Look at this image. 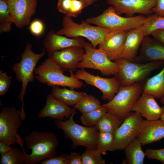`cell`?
<instances>
[{"instance_id":"cell-15","label":"cell","mask_w":164,"mask_h":164,"mask_svg":"<svg viewBox=\"0 0 164 164\" xmlns=\"http://www.w3.org/2000/svg\"><path fill=\"white\" fill-rule=\"evenodd\" d=\"M85 54L83 48L73 46L48 53V56L60 65L65 71H73L83 60Z\"/></svg>"},{"instance_id":"cell-31","label":"cell","mask_w":164,"mask_h":164,"mask_svg":"<svg viewBox=\"0 0 164 164\" xmlns=\"http://www.w3.org/2000/svg\"><path fill=\"white\" fill-rule=\"evenodd\" d=\"M143 26L145 36L151 35L155 30L164 29V16L155 14L149 15Z\"/></svg>"},{"instance_id":"cell-1","label":"cell","mask_w":164,"mask_h":164,"mask_svg":"<svg viewBox=\"0 0 164 164\" xmlns=\"http://www.w3.org/2000/svg\"><path fill=\"white\" fill-rule=\"evenodd\" d=\"M24 140L28 149L32 151L30 154H28L24 149L22 141L19 143L24 152L26 164H36L56 155L58 141L52 132L33 131L25 136Z\"/></svg>"},{"instance_id":"cell-19","label":"cell","mask_w":164,"mask_h":164,"mask_svg":"<svg viewBox=\"0 0 164 164\" xmlns=\"http://www.w3.org/2000/svg\"><path fill=\"white\" fill-rule=\"evenodd\" d=\"M127 32L112 31L104 41L98 46V48L102 50L112 61H114L122 58Z\"/></svg>"},{"instance_id":"cell-11","label":"cell","mask_w":164,"mask_h":164,"mask_svg":"<svg viewBox=\"0 0 164 164\" xmlns=\"http://www.w3.org/2000/svg\"><path fill=\"white\" fill-rule=\"evenodd\" d=\"M143 120L138 113L131 111L129 113L114 134L113 151L124 150L136 137Z\"/></svg>"},{"instance_id":"cell-36","label":"cell","mask_w":164,"mask_h":164,"mask_svg":"<svg viewBox=\"0 0 164 164\" xmlns=\"http://www.w3.org/2000/svg\"><path fill=\"white\" fill-rule=\"evenodd\" d=\"M44 29L43 22L38 19H35L31 22L29 27L31 33L37 37H39L42 35Z\"/></svg>"},{"instance_id":"cell-35","label":"cell","mask_w":164,"mask_h":164,"mask_svg":"<svg viewBox=\"0 0 164 164\" xmlns=\"http://www.w3.org/2000/svg\"><path fill=\"white\" fill-rule=\"evenodd\" d=\"M12 77L8 76L6 72L0 70V95H5L9 91Z\"/></svg>"},{"instance_id":"cell-5","label":"cell","mask_w":164,"mask_h":164,"mask_svg":"<svg viewBox=\"0 0 164 164\" xmlns=\"http://www.w3.org/2000/svg\"><path fill=\"white\" fill-rule=\"evenodd\" d=\"M147 17L139 15L123 17L117 14L114 8L110 6L101 15L87 19V22L113 31L127 32L141 26L146 22Z\"/></svg>"},{"instance_id":"cell-25","label":"cell","mask_w":164,"mask_h":164,"mask_svg":"<svg viewBox=\"0 0 164 164\" xmlns=\"http://www.w3.org/2000/svg\"><path fill=\"white\" fill-rule=\"evenodd\" d=\"M123 121L124 120L116 114L107 112L95 126L100 132L111 133L114 135Z\"/></svg>"},{"instance_id":"cell-16","label":"cell","mask_w":164,"mask_h":164,"mask_svg":"<svg viewBox=\"0 0 164 164\" xmlns=\"http://www.w3.org/2000/svg\"><path fill=\"white\" fill-rule=\"evenodd\" d=\"M142 146L159 141L164 138V121L143 120L136 137Z\"/></svg>"},{"instance_id":"cell-29","label":"cell","mask_w":164,"mask_h":164,"mask_svg":"<svg viewBox=\"0 0 164 164\" xmlns=\"http://www.w3.org/2000/svg\"><path fill=\"white\" fill-rule=\"evenodd\" d=\"M13 23L6 0H0V33L10 32Z\"/></svg>"},{"instance_id":"cell-20","label":"cell","mask_w":164,"mask_h":164,"mask_svg":"<svg viewBox=\"0 0 164 164\" xmlns=\"http://www.w3.org/2000/svg\"><path fill=\"white\" fill-rule=\"evenodd\" d=\"M85 41L81 37L70 38L57 34L51 29L44 39V46L48 53L73 46L83 48Z\"/></svg>"},{"instance_id":"cell-3","label":"cell","mask_w":164,"mask_h":164,"mask_svg":"<svg viewBox=\"0 0 164 164\" xmlns=\"http://www.w3.org/2000/svg\"><path fill=\"white\" fill-rule=\"evenodd\" d=\"M63 28L56 32L70 38L78 37L87 39L92 46H97L103 43L113 31L98 26H93L82 20L80 23L74 22L72 17L65 15L62 20Z\"/></svg>"},{"instance_id":"cell-8","label":"cell","mask_w":164,"mask_h":164,"mask_svg":"<svg viewBox=\"0 0 164 164\" xmlns=\"http://www.w3.org/2000/svg\"><path fill=\"white\" fill-rule=\"evenodd\" d=\"M142 88L139 82L126 86H121L113 99L103 105L108 112L118 115L124 120L142 93Z\"/></svg>"},{"instance_id":"cell-26","label":"cell","mask_w":164,"mask_h":164,"mask_svg":"<svg viewBox=\"0 0 164 164\" xmlns=\"http://www.w3.org/2000/svg\"><path fill=\"white\" fill-rule=\"evenodd\" d=\"M142 146L139 140L135 138L126 147L124 150L127 164H143L145 154Z\"/></svg>"},{"instance_id":"cell-17","label":"cell","mask_w":164,"mask_h":164,"mask_svg":"<svg viewBox=\"0 0 164 164\" xmlns=\"http://www.w3.org/2000/svg\"><path fill=\"white\" fill-rule=\"evenodd\" d=\"M152 95L142 93L132 107L131 111L140 114L148 120L160 119L162 113L160 107Z\"/></svg>"},{"instance_id":"cell-12","label":"cell","mask_w":164,"mask_h":164,"mask_svg":"<svg viewBox=\"0 0 164 164\" xmlns=\"http://www.w3.org/2000/svg\"><path fill=\"white\" fill-rule=\"evenodd\" d=\"M74 74L78 79L99 89L102 94L101 99L108 102L113 99L121 87L115 76L111 78L102 77L91 74L84 69L77 70Z\"/></svg>"},{"instance_id":"cell-39","label":"cell","mask_w":164,"mask_h":164,"mask_svg":"<svg viewBox=\"0 0 164 164\" xmlns=\"http://www.w3.org/2000/svg\"><path fill=\"white\" fill-rule=\"evenodd\" d=\"M68 164H82L80 154L75 152H70L68 155Z\"/></svg>"},{"instance_id":"cell-37","label":"cell","mask_w":164,"mask_h":164,"mask_svg":"<svg viewBox=\"0 0 164 164\" xmlns=\"http://www.w3.org/2000/svg\"><path fill=\"white\" fill-rule=\"evenodd\" d=\"M145 156L150 159H154L164 164V148L154 149H148L145 150Z\"/></svg>"},{"instance_id":"cell-41","label":"cell","mask_w":164,"mask_h":164,"mask_svg":"<svg viewBox=\"0 0 164 164\" xmlns=\"http://www.w3.org/2000/svg\"><path fill=\"white\" fill-rule=\"evenodd\" d=\"M151 35L154 39L164 44V29L155 30L152 32Z\"/></svg>"},{"instance_id":"cell-10","label":"cell","mask_w":164,"mask_h":164,"mask_svg":"<svg viewBox=\"0 0 164 164\" xmlns=\"http://www.w3.org/2000/svg\"><path fill=\"white\" fill-rule=\"evenodd\" d=\"M21 110L15 107H4L0 113V141L12 145L18 143V132L23 121Z\"/></svg>"},{"instance_id":"cell-28","label":"cell","mask_w":164,"mask_h":164,"mask_svg":"<svg viewBox=\"0 0 164 164\" xmlns=\"http://www.w3.org/2000/svg\"><path fill=\"white\" fill-rule=\"evenodd\" d=\"M101 105L95 97L86 93L74 106V108L83 114L98 109Z\"/></svg>"},{"instance_id":"cell-43","label":"cell","mask_w":164,"mask_h":164,"mask_svg":"<svg viewBox=\"0 0 164 164\" xmlns=\"http://www.w3.org/2000/svg\"><path fill=\"white\" fill-rule=\"evenodd\" d=\"M83 2L88 6H90L95 2H97L98 0H81Z\"/></svg>"},{"instance_id":"cell-2","label":"cell","mask_w":164,"mask_h":164,"mask_svg":"<svg viewBox=\"0 0 164 164\" xmlns=\"http://www.w3.org/2000/svg\"><path fill=\"white\" fill-rule=\"evenodd\" d=\"M69 71L70 76L65 75L63 73L65 71L61 66L48 57L36 68L34 73L35 78L39 82L49 86L68 87L72 89L81 88L83 82L76 77L72 70Z\"/></svg>"},{"instance_id":"cell-30","label":"cell","mask_w":164,"mask_h":164,"mask_svg":"<svg viewBox=\"0 0 164 164\" xmlns=\"http://www.w3.org/2000/svg\"><path fill=\"white\" fill-rule=\"evenodd\" d=\"M107 112V108L103 105L99 108L89 112L82 114L80 119L84 126L92 127L95 126L102 117Z\"/></svg>"},{"instance_id":"cell-18","label":"cell","mask_w":164,"mask_h":164,"mask_svg":"<svg viewBox=\"0 0 164 164\" xmlns=\"http://www.w3.org/2000/svg\"><path fill=\"white\" fill-rule=\"evenodd\" d=\"M75 110L57 100L50 94L47 95L46 104L39 111L38 116L39 118L50 117L52 119L63 120L65 118L67 119L75 113Z\"/></svg>"},{"instance_id":"cell-45","label":"cell","mask_w":164,"mask_h":164,"mask_svg":"<svg viewBox=\"0 0 164 164\" xmlns=\"http://www.w3.org/2000/svg\"><path fill=\"white\" fill-rule=\"evenodd\" d=\"M160 101L162 104L164 105V98L160 99Z\"/></svg>"},{"instance_id":"cell-27","label":"cell","mask_w":164,"mask_h":164,"mask_svg":"<svg viewBox=\"0 0 164 164\" xmlns=\"http://www.w3.org/2000/svg\"><path fill=\"white\" fill-rule=\"evenodd\" d=\"M87 6L81 0H58L57 9L59 12L73 17L79 15Z\"/></svg>"},{"instance_id":"cell-40","label":"cell","mask_w":164,"mask_h":164,"mask_svg":"<svg viewBox=\"0 0 164 164\" xmlns=\"http://www.w3.org/2000/svg\"><path fill=\"white\" fill-rule=\"evenodd\" d=\"M155 7L152 9L153 13L157 15L164 16V0H156Z\"/></svg>"},{"instance_id":"cell-14","label":"cell","mask_w":164,"mask_h":164,"mask_svg":"<svg viewBox=\"0 0 164 164\" xmlns=\"http://www.w3.org/2000/svg\"><path fill=\"white\" fill-rule=\"evenodd\" d=\"M107 2L114 9L118 15H132L136 13L150 15L156 6V0H107Z\"/></svg>"},{"instance_id":"cell-24","label":"cell","mask_w":164,"mask_h":164,"mask_svg":"<svg viewBox=\"0 0 164 164\" xmlns=\"http://www.w3.org/2000/svg\"><path fill=\"white\" fill-rule=\"evenodd\" d=\"M142 93L151 94L155 98H164V64L159 73L147 81Z\"/></svg>"},{"instance_id":"cell-6","label":"cell","mask_w":164,"mask_h":164,"mask_svg":"<svg viewBox=\"0 0 164 164\" xmlns=\"http://www.w3.org/2000/svg\"><path fill=\"white\" fill-rule=\"evenodd\" d=\"M114 61L118 67V72L115 76L121 86H128L138 82L164 64L163 61L139 63L122 58Z\"/></svg>"},{"instance_id":"cell-21","label":"cell","mask_w":164,"mask_h":164,"mask_svg":"<svg viewBox=\"0 0 164 164\" xmlns=\"http://www.w3.org/2000/svg\"><path fill=\"white\" fill-rule=\"evenodd\" d=\"M140 54L135 60L149 62L164 61V44L154 39L145 36L139 49Z\"/></svg>"},{"instance_id":"cell-33","label":"cell","mask_w":164,"mask_h":164,"mask_svg":"<svg viewBox=\"0 0 164 164\" xmlns=\"http://www.w3.org/2000/svg\"><path fill=\"white\" fill-rule=\"evenodd\" d=\"M0 164H26L23 151L13 148L9 152L1 155Z\"/></svg>"},{"instance_id":"cell-13","label":"cell","mask_w":164,"mask_h":164,"mask_svg":"<svg viewBox=\"0 0 164 164\" xmlns=\"http://www.w3.org/2000/svg\"><path fill=\"white\" fill-rule=\"evenodd\" d=\"M13 23L19 28L30 24L37 6V0H6Z\"/></svg>"},{"instance_id":"cell-34","label":"cell","mask_w":164,"mask_h":164,"mask_svg":"<svg viewBox=\"0 0 164 164\" xmlns=\"http://www.w3.org/2000/svg\"><path fill=\"white\" fill-rule=\"evenodd\" d=\"M99 153L96 149L86 148L81 155L82 164H104L105 160Z\"/></svg>"},{"instance_id":"cell-9","label":"cell","mask_w":164,"mask_h":164,"mask_svg":"<svg viewBox=\"0 0 164 164\" xmlns=\"http://www.w3.org/2000/svg\"><path fill=\"white\" fill-rule=\"evenodd\" d=\"M83 48L85 54L77 68H90L99 70L103 76L115 75L118 67L115 61L111 60L101 49L94 48L91 43L85 42Z\"/></svg>"},{"instance_id":"cell-38","label":"cell","mask_w":164,"mask_h":164,"mask_svg":"<svg viewBox=\"0 0 164 164\" xmlns=\"http://www.w3.org/2000/svg\"><path fill=\"white\" fill-rule=\"evenodd\" d=\"M69 154H63L60 156H54L42 160L41 164H68Z\"/></svg>"},{"instance_id":"cell-32","label":"cell","mask_w":164,"mask_h":164,"mask_svg":"<svg viewBox=\"0 0 164 164\" xmlns=\"http://www.w3.org/2000/svg\"><path fill=\"white\" fill-rule=\"evenodd\" d=\"M114 135L111 133L100 132L97 141V152L101 155H105L108 151H113Z\"/></svg>"},{"instance_id":"cell-23","label":"cell","mask_w":164,"mask_h":164,"mask_svg":"<svg viewBox=\"0 0 164 164\" xmlns=\"http://www.w3.org/2000/svg\"><path fill=\"white\" fill-rule=\"evenodd\" d=\"M51 94L55 98L69 106H74L86 93L74 89L61 88L57 86L52 87Z\"/></svg>"},{"instance_id":"cell-22","label":"cell","mask_w":164,"mask_h":164,"mask_svg":"<svg viewBox=\"0 0 164 164\" xmlns=\"http://www.w3.org/2000/svg\"><path fill=\"white\" fill-rule=\"evenodd\" d=\"M145 36L143 25L127 32L122 58L132 61L135 60Z\"/></svg>"},{"instance_id":"cell-7","label":"cell","mask_w":164,"mask_h":164,"mask_svg":"<svg viewBox=\"0 0 164 164\" xmlns=\"http://www.w3.org/2000/svg\"><path fill=\"white\" fill-rule=\"evenodd\" d=\"M32 48L31 44L27 43L21 55L20 61L15 63L12 67L17 80L18 82L22 83L21 91L17 97L19 101L22 102V105H24V97L26 94L28 84L29 82H33L35 78L34 72L36 65L45 54L44 49L41 53L36 54L32 50Z\"/></svg>"},{"instance_id":"cell-44","label":"cell","mask_w":164,"mask_h":164,"mask_svg":"<svg viewBox=\"0 0 164 164\" xmlns=\"http://www.w3.org/2000/svg\"><path fill=\"white\" fill-rule=\"evenodd\" d=\"M162 113L160 118V119L164 121V106L162 107Z\"/></svg>"},{"instance_id":"cell-4","label":"cell","mask_w":164,"mask_h":164,"mask_svg":"<svg viewBox=\"0 0 164 164\" xmlns=\"http://www.w3.org/2000/svg\"><path fill=\"white\" fill-rule=\"evenodd\" d=\"M72 114L66 121L55 119V125L63 131L64 137L72 141L71 148L75 149L78 146H83L94 149L97 148V138L99 132L96 126L87 127L76 123Z\"/></svg>"},{"instance_id":"cell-42","label":"cell","mask_w":164,"mask_h":164,"mask_svg":"<svg viewBox=\"0 0 164 164\" xmlns=\"http://www.w3.org/2000/svg\"><path fill=\"white\" fill-rule=\"evenodd\" d=\"M13 148V147L12 145L0 141V153L1 155L9 152Z\"/></svg>"}]
</instances>
